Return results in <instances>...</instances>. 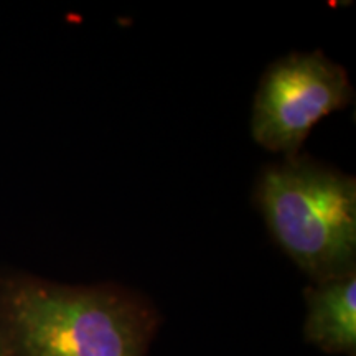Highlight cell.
<instances>
[{
	"instance_id": "cell-1",
	"label": "cell",
	"mask_w": 356,
	"mask_h": 356,
	"mask_svg": "<svg viewBox=\"0 0 356 356\" xmlns=\"http://www.w3.org/2000/svg\"><path fill=\"white\" fill-rule=\"evenodd\" d=\"M8 356H145L157 315L114 286L17 280L0 296Z\"/></svg>"
},
{
	"instance_id": "cell-2",
	"label": "cell",
	"mask_w": 356,
	"mask_h": 356,
	"mask_svg": "<svg viewBox=\"0 0 356 356\" xmlns=\"http://www.w3.org/2000/svg\"><path fill=\"white\" fill-rule=\"evenodd\" d=\"M256 207L302 273L323 282L356 273V178L296 155L259 173Z\"/></svg>"
},
{
	"instance_id": "cell-3",
	"label": "cell",
	"mask_w": 356,
	"mask_h": 356,
	"mask_svg": "<svg viewBox=\"0 0 356 356\" xmlns=\"http://www.w3.org/2000/svg\"><path fill=\"white\" fill-rule=\"evenodd\" d=\"M355 99L348 71L323 51H293L269 65L251 111L257 145L284 159L299 155L315 124Z\"/></svg>"
},
{
	"instance_id": "cell-4",
	"label": "cell",
	"mask_w": 356,
	"mask_h": 356,
	"mask_svg": "<svg viewBox=\"0 0 356 356\" xmlns=\"http://www.w3.org/2000/svg\"><path fill=\"white\" fill-rule=\"evenodd\" d=\"M304 335L325 353L356 355V273L315 282L304 291Z\"/></svg>"
},
{
	"instance_id": "cell-5",
	"label": "cell",
	"mask_w": 356,
	"mask_h": 356,
	"mask_svg": "<svg viewBox=\"0 0 356 356\" xmlns=\"http://www.w3.org/2000/svg\"><path fill=\"white\" fill-rule=\"evenodd\" d=\"M0 356H8L6 337H3V332H2V325H0Z\"/></svg>"
}]
</instances>
